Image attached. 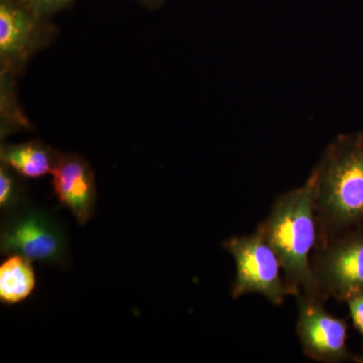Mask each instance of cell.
<instances>
[{
	"instance_id": "9",
	"label": "cell",
	"mask_w": 363,
	"mask_h": 363,
	"mask_svg": "<svg viewBox=\"0 0 363 363\" xmlns=\"http://www.w3.org/2000/svg\"><path fill=\"white\" fill-rule=\"evenodd\" d=\"M61 152L42 140L1 143L0 160L23 178H40L54 172Z\"/></svg>"
},
{
	"instance_id": "7",
	"label": "cell",
	"mask_w": 363,
	"mask_h": 363,
	"mask_svg": "<svg viewBox=\"0 0 363 363\" xmlns=\"http://www.w3.org/2000/svg\"><path fill=\"white\" fill-rule=\"evenodd\" d=\"M296 325L303 352L310 359L324 363H363V354L347 347V320L333 316L325 301L316 296L300 294Z\"/></svg>"
},
{
	"instance_id": "10",
	"label": "cell",
	"mask_w": 363,
	"mask_h": 363,
	"mask_svg": "<svg viewBox=\"0 0 363 363\" xmlns=\"http://www.w3.org/2000/svg\"><path fill=\"white\" fill-rule=\"evenodd\" d=\"M32 260L18 255H9L0 267V300L4 304H18L32 294L35 276Z\"/></svg>"
},
{
	"instance_id": "11",
	"label": "cell",
	"mask_w": 363,
	"mask_h": 363,
	"mask_svg": "<svg viewBox=\"0 0 363 363\" xmlns=\"http://www.w3.org/2000/svg\"><path fill=\"white\" fill-rule=\"evenodd\" d=\"M13 74L0 70V133L1 138L23 130H30V123L21 111Z\"/></svg>"
},
{
	"instance_id": "5",
	"label": "cell",
	"mask_w": 363,
	"mask_h": 363,
	"mask_svg": "<svg viewBox=\"0 0 363 363\" xmlns=\"http://www.w3.org/2000/svg\"><path fill=\"white\" fill-rule=\"evenodd\" d=\"M223 247L235 260L231 297L259 294L272 304L279 306L286 296H291L278 255L257 230L250 235L228 238Z\"/></svg>"
},
{
	"instance_id": "13",
	"label": "cell",
	"mask_w": 363,
	"mask_h": 363,
	"mask_svg": "<svg viewBox=\"0 0 363 363\" xmlns=\"http://www.w3.org/2000/svg\"><path fill=\"white\" fill-rule=\"evenodd\" d=\"M76 0H26L28 6L32 7L39 16L51 20L55 14L68 9Z\"/></svg>"
},
{
	"instance_id": "4",
	"label": "cell",
	"mask_w": 363,
	"mask_h": 363,
	"mask_svg": "<svg viewBox=\"0 0 363 363\" xmlns=\"http://www.w3.org/2000/svg\"><path fill=\"white\" fill-rule=\"evenodd\" d=\"M315 295L344 302L363 291V224L318 240L311 255Z\"/></svg>"
},
{
	"instance_id": "2",
	"label": "cell",
	"mask_w": 363,
	"mask_h": 363,
	"mask_svg": "<svg viewBox=\"0 0 363 363\" xmlns=\"http://www.w3.org/2000/svg\"><path fill=\"white\" fill-rule=\"evenodd\" d=\"M257 233L278 255L291 296L315 295L311 255L318 240L315 185L310 175L304 185L279 195Z\"/></svg>"
},
{
	"instance_id": "6",
	"label": "cell",
	"mask_w": 363,
	"mask_h": 363,
	"mask_svg": "<svg viewBox=\"0 0 363 363\" xmlns=\"http://www.w3.org/2000/svg\"><path fill=\"white\" fill-rule=\"evenodd\" d=\"M56 32L51 20L35 13L26 0H0V70L20 75Z\"/></svg>"
},
{
	"instance_id": "3",
	"label": "cell",
	"mask_w": 363,
	"mask_h": 363,
	"mask_svg": "<svg viewBox=\"0 0 363 363\" xmlns=\"http://www.w3.org/2000/svg\"><path fill=\"white\" fill-rule=\"evenodd\" d=\"M0 252L40 264L63 266L69 262L68 238L61 224L52 214L28 202L6 212Z\"/></svg>"
},
{
	"instance_id": "14",
	"label": "cell",
	"mask_w": 363,
	"mask_h": 363,
	"mask_svg": "<svg viewBox=\"0 0 363 363\" xmlns=\"http://www.w3.org/2000/svg\"><path fill=\"white\" fill-rule=\"evenodd\" d=\"M353 326L363 338V291H355L345 298Z\"/></svg>"
},
{
	"instance_id": "15",
	"label": "cell",
	"mask_w": 363,
	"mask_h": 363,
	"mask_svg": "<svg viewBox=\"0 0 363 363\" xmlns=\"http://www.w3.org/2000/svg\"><path fill=\"white\" fill-rule=\"evenodd\" d=\"M140 6L147 9V11H157L164 6L166 0H136Z\"/></svg>"
},
{
	"instance_id": "1",
	"label": "cell",
	"mask_w": 363,
	"mask_h": 363,
	"mask_svg": "<svg viewBox=\"0 0 363 363\" xmlns=\"http://www.w3.org/2000/svg\"><path fill=\"white\" fill-rule=\"evenodd\" d=\"M310 175L315 185L318 240L363 224V133L338 135Z\"/></svg>"
},
{
	"instance_id": "8",
	"label": "cell",
	"mask_w": 363,
	"mask_h": 363,
	"mask_svg": "<svg viewBox=\"0 0 363 363\" xmlns=\"http://www.w3.org/2000/svg\"><path fill=\"white\" fill-rule=\"evenodd\" d=\"M52 175L60 203L70 210L80 225L87 224L97 200L96 181L89 162L79 155L61 154Z\"/></svg>"
},
{
	"instance_id": "12",
	"label": "cell",
	"mask_w": 363,
	"mask_h": 363,
	"mask_svg": "<svg viewBox=\"0 0 363 363\" xmlns=\"http://www.w3.org/2000/svg\"><path fill=\"white\" fill-rule=\"evenodd\" d=\"M26 199V186L23 177L16 173L11 167L1 162L0 164V208L4 212L11 211L23 203Z\"/></svg>"
}]
</instances>
